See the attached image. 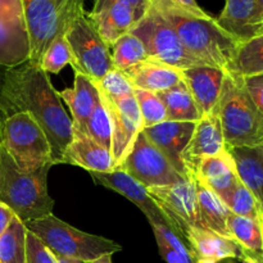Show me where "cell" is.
<instances>
[{"mask_svg": "<svg viewBox=\"0 0 263 263\" xmlns=\"http://www.w3.org/2000/svg\"><path fill=\"white\" fill-rule=\"evenodd\" d=\"M26 112L45 134L53 164L63 163L64 152L73 139V125L59 92L40 66L26 63L7 68L0 90V120Z\"/></svg>", "mask_w": 263, "mask_h": 263, "instance_id": "6da1fadb", "label": "cell"}, {"mask_svg": "<svg viewBox=\"0 0 263 263\" xmlns=\"http://www.w3.org/2000/svg\"><path fill=\"white\" fill-rule=\"evenodd\" d=\"M153 7L171 25L187 51L205 66L229 72L239 41L218 26L210 14H194L171 0H153Z\"/></svg>", "mask_w": 263, "mask_h": 263, "instance_id": "7a4b0ae2", "label": "cell"}, {"mask_svg": "<svg viewBox=\"0 0 263 263\" xmlns=\"http://www.w3.org/2000/svg\"><path fill=\"white\" fill-rule=\"evenodd\" d=\"M50 167L33 172L22 171L0 145V202L22 222L53 215L54 200L48 192Z\"/></svg>", "mask_w": 263, "mask_h": 263, "instance_id": "3957f363", "label": "cell"}, {"mask_svg": "<svg viewBox=\"0 0 263 263\" xmlns=\"http://www.w3.org/2000/svg\"><path fill=\"white\" fill-rule=\"evenodd\" d=\"M217 113L228 148L263 145V116L247 91L243 77L226 72Z\"/></svg>", "mask_w": 263, "mask_h": 263, "instance_id": "277c9868", "label": "cell"}, {"mask_svg": "<svg viewBox=\"0 0 263 263\" xmlns=\"http://www.w3.org/2000/svg\"><path fill=\"white\" fill-rule=\"evenodd\" d=\"M25 225L57 258L86 263L122 251V247L116 241L84 233L54 215L28 221Z\"/></svg>", "mask_w": 263, "mask_h": 263, "instance_id": "5b68a950", "label": "cell"}, {"mask_svg": "<svg viewBox=\"0 0 263 263\" xmlns=\"http://www.w3.org/2000/svg\"><path fill=\"white\" fill-rule=\"evenodd\" d=\"M22 4L30 40L28 63L40 66L49 46L85 12V0H22Z\"/></svg>", "mask_w": 263, "mask_h": 263, "instance_id": "8992f818", "label": "cell"}, {"mask_svg": "<svg viewBox=\"0 0 263 263\" xmlns=\"http://www.w3.org/2000/svg\"><path fill=\"white\" fill-rule=\"evenodd\" d=\"M0 145L25 172L54 166L45 134L26 112L13 113L0 120Z\"/></svg>", "mask_w": 263, "mask_h": 263, "instance_id": "52a82bcc", "label": "cell"}, {"mask_svg": "<svg viewBox=\"0 0 263 263\" xmlns=\"http://www.w3.org/2000/svg\"><path fill=\"white\" fill-rule=\"evenodd\" d=\"M145 46L149 59L168 64L177 69L205 66L189 53L168 22L152 4L145 17L131 30Z\"/></svg>", "mask_w": 263, "mask_h": 263, "instance_id": "ba28073f", "label": "cell"}, {"mask_svg": "<svg viewBox=\"0 0 263 263\" xmlns=\"http://www.w3.org/2000/svg\"><path fill=\"white\" fill-rule=\"evenodd\" d=\"M64 36L71 49V66L74 72L99 81L115 68L110 48L99 35L86 12L80 13L74 18Z\"/></svg>", "mask_w": 263, "mask_h": 263, "instance_id": "9c48e42d", "label": "cell"}, {"mask_svg": "<svg viewBox=\"0 0 263 263\" xmlns=\"http://www.w3.org/2000/svg\"><path fill=\"white\" fill-rule=\"evenodd\" d=\"M116 168L127 172L146 189L167 186L185 179L176 171L167 157L149 140L144 131L139 133L127 156Z\"/></svg>", "mask_w": 263, "mask_h": 263, "instance_id": "30bf717a", "label": "cell"}, {"mask_svg": "<svg viewBox=\"0 0 263 263\" xmlns=\"http://www.w3.org/2000/svg\"><path fill=\"white\" fill-rule=\"evenodd\" d=\"M153 0H95L87 17L108 46L131 32L151 10Z\"/></svg>", "mask_w": 263, "mask_h": 263, "instance_id": "8fae6325", "label": "cell"}, {"mask_svg": "<svg viewBox=\"0 0 263 263\" xmlns=\"http://www.w3.org/2000/svg\"><path fill=\"white\" fill-rule=\"evenodd\" d=\"M149 194L161 207L174 225L175 231L184 236L187 229L203 228L200 222L199 205L195 180L192 172L187 179L167 186L149 187Z\"/></svg>", "mask_w": 263, "mask_h": 263, "instance_id": "7c38bea8", "label": "cell"}, {"mask_svg": "<svg viewBox=\"0 0 263 263\" xmlns=\"http://www.w3.org/2000/svg\"><path fill=\"white\" fill-rule=\"evenodd\" d=\"M30 59V40L22 0H0V67L13 68Z\"/></svg>", "mask_w": 263, "mask_h": 263, "instance_id": "4fadbf2b", "label": "cell"}, {"mask_svg": "<svg viewBox=\"0 0 263 263\" xmlns=\"http://www.w3.org/2000/svg\"><path fill=\"white\" fill-rule=\"evenodd\" d=\"M100 95L104 100L112 121L113 135L110 152L117 167L130 152L136 136L143 131V120L134 95L121 100L108 99L102 92Z\"/></svg>", "mask_w": 263, "mask_h": 263, "instance_id": "5bb4252c", "label": "cell"}, {"mask_svg": "<svg viewBox=\"0 0 263 263\" xmlns=\"http://www.w3.org/2000/svg\"><path fill=\"white\" fill-rule=\"evenodd\" d=\"M91 177L98 185L108 187L110 190L120 193L130 202H133L151 223H163L175 231L174 225L168 220L163 211L161 210L156 200L151 197L148 189L131 177L127 172L115 168L110 172H90ZM176 233V231H175ZM177 234V233H176Z\"/></svg>", "mask_w": 263, "mask_h": 263, "instance_id": "9a60e30c", "label": "cell"}, {"mask_svg": "<svg viewBox=\"0 0 263 263\" xmlns=\"http://www.w3.org/2000/svg\"><path fill=\"white\" fill-rule=\"evenodd\" d=\"M226 149L228 146L216 107L212 113L203 116L195 125L192 139L182 153V163L187 172H194L203 159L218 156Z\"/></svg>", "mask_w": 263, "mask_h": 263, "instance_id": "2e32d148", "label": "cell"}, {"mask_svg": "<svg viewBox=\"0 0 263 263\" xmlns=\"http://www.w3.org/2000/svg\"><path fill=\"white\" fill-rule=\"evenodd\" d=\"M197 122L166 121L152 127L143 128L149 140L167 157L176 171L186 179L189 172L182 163V153L192 139Z\"/></svg>", "mask_w": 263, "mask_h": 263, "instance_id": "e0dca14e", "label": "cell"}, {"mask_svg": "<svg viewBox=\"0 0 263 263\" xmlns=\"http://www.w3.org/2000/svg\"><path fill=\"white\" fill-rule=\"evenodd\" d=\"M182 80L192 92L203 116L215 110L222 90L226 71L211 66H197L182 69Z\"/></svg>", "mask_w": 263, "mask_h": 263, "instance_id": "ac0fdd59", "label": "cell"}, {"mask_svg": "<svg viewBox=\"0 0 263 263\" xmlns=\"http://www.w3.org/2000/svg\"><path fill=\"white\" fill-rule=\"evenodd\" d=\"M192 174L223 203L240 181L235 162L228 149L218 156L203 159Z\"/></svg>", "mask_w": 263, "mask_h": 263, "instance_id": "d6986e66", "label": "cell"}, {"mask_svg": "<svg viewBox=\"0 0 263 263\" xmlns=\"http://www.w3.org/2000/svg\"><path fill=\"white\" fill-rule=\"evenodd\" d=\"M63 163L81 167L89 172H110L116 168L115 158L109 151L74 128L73 139L64 152Z\"/></svg>", "mask_w": 263, "mask_h": 263, "instance_id": "ffe728a7", "label": "cell"}, {"mask_svg": "<svg viewBox=\"0 0 263 263\" xmlns=\"http://www.w3.org/2000/svg\"><path fill=\"white\" fill-rule=\"evenodd\" d=\"M190 251L195 259H205L217 263L229 258H239L246 252L235 240L204 228H190L185 233Z\"/></svg>", "mask_w": 263, "mask_h": 263, "instance_id": "44dd1931", "label": "cell"}, {"mask_svg": "<svg viewBox=\"0 0 263 263\" xmlns=\"http://www.w3.org/2000/svg\"><path fill=\"white\" fill-rule=\"evenodd\" d=\"M122 72L135 90L156 94L166 91L182 81L181 69L152 59L140 62Z\"/></svg>", "mask_w": 263, "mask_h": 263, "instance_id": "7402d4cb", "label": "cell"}, {"mask_svg": "<svg viewBox=\"0 0 263 263\" xmlns=\"http://www.w3.org/2000/svg\"><path fill=\"white\" fill-rule=\"evenodd\" d=\"M59 97L62 102L68 105L74 130L84 133L87 120L100 100V91L97 82L86 74L74 72L73 87L64 89L59 92Z\"/></svg>", "mask_w": 263, "mask_h": 263, "instance_id": "603a6c76", "label": "cell"}, {"mask_svg": "<svg viewBox=\"0 0 263 263\" xmlns=\"http://www.w3.org/2000/svg\"><path fill=\"white\" fill-rule=\"evenodd\" d=\"M257 17L258 0H226L222 13L216 21L222 30L239 43H244L258 35Z\"/></svg>", "mask_w": 263, "mask_h": 263, "instance_id": "cb8c5ba5", "label": "cell"}, {"mask_svg": "<svg viewBox=\"0 0 263 263\" xmlns=\"http://www.w3.org/2000/svg\"><path fill=\"white\" fill-rule=\"evenodd\" d=\"M240 181L253 193L263 208V158L259 148H228Z\"/></svg>", "mask_w": 263, "mask_h": 263, "instance_id": "d4e9b609", "label": "cell"}, {"mask_svg": "<svg viewBox=\"0 0 263 263\" xmlns=\"http://www.w3.org/2000/svg\"><path fill=\"white\" fill-rule=\"evenodd\" d=\"M194 176V175H193ZM195 186H197L198 205H199L200 222L204 229L217 233L220 235L230 238L228 229V218L230 216V210L225 203L213 192L204 186L197 177L194 176Z\"/></svg>", "mask_w": 263, "mask_h": 263, "instance_id": "484cf974", "label": "cell"}, {"mask_svg": "<svg viewBox=\"0 0 263 263\" xmlns=\"http://www.w3.org/2000/svg\"><path fill=\"white\" fill-rule=\"evenodd\" d=\"M167 112V121L172 122H198L203 118L199 107L182 80L171 89L157 94Z\"/></svg>", "mask_w": 263, "mask_h": 263, "instance_id": "4316f807", "label": "cell"}, {"mask_svg": "<svg viewBox=\"0 0 263 263\" xmlns=\"http://www.w3.org/2000/svg\"><path fill=\"white\" fill-rule=\"evenodd\" d=\"M228 229L233 240L241 247L246 254L263 261V225L251 218L230 213Z\"/></svg>", "mask_w": 263, "mask_h": 263, "instance_id": "83f0119b", "label": "cell"}, {"mask_svg": "<svg viewBox=\"0 0 263 263\" xmlns=\"http://www.w3.org/2000/svg\"><path fill=\"white\" fill-rule=\"evenodd\" d=\"M229 72L241 77L263 74V33L239 44Z\"/></svg>", "mask_w": 263, "mask_h": 263, "instance_id": "f1b7e54d", "label": "cell"}, {"mask_svg": "<svg viewBox=\"0 0 263 263\" xmlns=\"http://www.w3.org/2000/svg\"><path fill=\"white\" fill-rule=\"evenodd\" d=\"M26 236L27 228L25 222L14 216L5 233L0 236L2 263H26Z\"/></svg>", "mask_w": 263, "mask_h": 263, "instance_id": "f546056e", "label": "cell"}, {"mask_svg": "<svg viewBox=\"0 0 263 263\" xmlns=\"http://www.w3.org/2000/svg\"><path fill=\"white\" fill-rule=\"evenodd\" d=\"M110 54H112L113 66L120 71H125L140 62L149 59L144 44L141 43L140 39L131 32L123 35L110 46Z\"/></svg>", "mask_w": 263, "mask_h": 263, "instance_id": "4dcf8cb0", "label": "cell"}, {"mask_svg": "<svg viewBox=\"0 0 263 263\" xmlns=\"http://www.w3.org/2000/svg\"><path fill=\"white\" fill-rule=\"evenodd\" d=\"M225 204L234 215L251 218L263 225V208L261 203L241 181H239L235 189L226 198Z\"/></svg>", "mask_w": 263, "mask_h": 263, "instance_id": "1f68e13d", "label": "cell"}, {"mask_svg": "<svg viewBox=\"0 0 263 263\" xmlns=\"http://www.w3.org/2000/svg\"><path fill=\"white\" fill-rule=\"evenodd\" d=\"M84 133L92 139L95 143L102 145L107 151H112V135L113 127L105 103L100 95V100L95 105L91 116L85 125ZM112 153V152H110Z\"/></svg>", "mask_w": 263, "mask_h": 263, "instance_id": "d6a6232c", "label": "cell"}, {"mask_svg": "<svg viewBox=\"0 0 263 263\" xmlns=\"http://www.w3.org/2000/svg\"><path fill=\"white\" fill-rule=\"evenodd\" d=\"M134 97H135L139 110H140L144 128L166 122V108L156 92L135 90Z\"/></svg>", "mask_w": 263, "mask_h": 263, "instance_id": "836d02e7", "label": "cell"}, {"mask_svg": "<svg viewBox=\"0 0 263 263\" xmlns=\"http://www.w3.org/2000/svg\"><path fill=\"white\" fill-rule=\"evenodd\" d=\"M72 63V53L66 36L57 39L48 48L41 59L40 67L45 73H59L67 64Z\"/></svg>", "mask_w": 263, "mask_h": 263, "instance_id": "e575fe53", "label": "cell"}, {"mask_svg": "<svg viewBox=\"0 0 263 263\" xmlns=\"http://www.w3.org/2000/svg\"><path fill=\"white\" fill-rule=\"evenodd\" d=\"M95 82H97L100 92L104 97H107L108 99L112 100H121L123 98L133 97L134 91H135V89L128 82V80L126 79L123 72L116 68L108 72L99 81Z\"/></svg>", "mask_w": 263, "mask_h": 263, "instance_id": "d590c367", "label": "cell"}, {"mask_svg": "<svg viewBox=\"0 0 263 263\" xmlns=\"http://www.w3.org/2000/svg\"><path fill=\"white\" fill-rule=\"evenodd\" d=\"M151 225L154 231V235H156V240H159L166 244L168 248L179 253L187 263L197 262L194 254L190 251L189 246L182 241L181 236L179 234H176L171 228L163 225V223H151Z\"/></svg>", "mask_w": 263, "mask_h": 263, "instance_id": "8d00e7d4", "label": "cell"}, {"mask_svg": "<svg viewBox=\"0 0 263 263\" xmlns=\"http://www.w3.org/2000/svg\"><path fill=\"white\" fill-rule=\"evenodd\" d=\"M26 263H58L55 256L28 230L26 236Z\"/></svg>", "mask_w": 263, "mask_h": 263, "instance_id": "74e56055", "label": "cell"}, {"mask_svg": "<svg viewBox=\"0 0 263 263\" xmlns=\"http://www.w3.org/2000/svg\"><path fill=\"white\" fill-rule=\"evenodd\" d=\"M247 91L251 95L252 100L263 116V74L243 77Z\"/></svg>", "mask_w": 263, "mask_h": 263, "instance_id": "f35d334b", "label": "cell"}, {"mask_svg": "<svg viewBox=\"0 0 263 263\" xmlns=\"http://www.w3.org/2000/svg\"><path fill=\"white\" fill-rule=\"evenodd\" d=\"M157 244H158L159 254H161L162 258H163L167 263H187L181 256H180L179 253H176L175 251H172V249L168 248V247H167L164 243L157 240Z\"/></svg>", "mask_w": 263, "mask_h": 263, "instance_id": "ab89813d", "label": "cell"}, {"mask_svg": "<svg viewBox=\"0 0 263 263\" xmlns=\"http://www.w3.org/2000/svg\"><path fill=\"white\" fill-rule=\"evenodd\" d=\"M14 213L10 210L8 205H5L4 203L0 202V236L5 233V230L8 229V226L10 225L12 220L14 218Z\"/></svg>", "mask_w": 263, "mask_h": 263, "instance_id": "60d3db41", "label": "cell"}, {"mask_svg": "<svg viewBox=\"0 0 263 263\" xmlns=\"http://www.w3.org/2000/svg\"><path fill=\"white\" fill-rule=\"evenodd\" d=\"M172 3L177 4L179 7L184 8V9L189 10V12L194 13V14H207L202 8L199 7V4L197 3V0H171Z\"/></svg>", "mask_w": 263, "mask_h": 263, "instance_id": "b9f144b4", "label": "cell"}, {"mask_svg": "<svg viewBox=\"0 0 263 263\" xmlns=\"http://www.w3.org/2000/svg\"><path fill=\"white\" fill-rule=\"evenodd\" d=\"M258 35L263 33V0H258V17H257Z\"/></svg>", "mask_w": 263, "mask_h": 263, "instance_id": "7bdbcfd3", "label": "cell"}, {"mask_svg": "<svg viewBox=\"0 0 263 263\" xmlns=\"http://www.w3.org/2000/svg\"><path fill=\"white\" fill-rule=\"evenodd\" d=\"M243 263H263V261L259 258H256V257L253 256H249V254H244Z\"/></svg>", "mask_w": 263, "mask_h": 263, "instance_id": "ee69618b", "label": "cell"}, {"mask_svg": "<svg viewBox=\"0 0 263 263\" xmlns=\"http://www.w3.org/2000/svg\"><path fill=\"white\" fill-rule=\"evenodd\" d=\"M86 263H112V256H110V254H107V256H103L100 257V258Z\"/></svg>", "mask_w": 263, "mask_h": 263, "instance_id": "f6af8a7d", "label": "cell"}, {"mask_svg": "<svg viewBox=\"0 0 263 263\" xmlns=\"http://www.w3.org/2000/svg\"><path fill=\"white\" fill-rule=\"evenodd\" d=\"M5 71H7V68H3V67H0V90H2L3 81H4V74H5Z\"/></svg>", "mask_w": 263, "mask_h": 263, "instance_id": "bcb514c9", "label": "cell"}, {"mask_svg": "<svg viewBox=\"0 0 263 263\" xmlns=\"http://www.w3.org/2000/svg\"><path fill=\"white\" fill-rule=\"evenodd\" d=\"M195 263H216V262H212V261H205V259H198Z\"/></svg>", "mask_w": 263, "mask_h": 263, "instance_id": "7dc6e473", "label": "cell"}, {"mask_svg": "<svg viewBox=\"0 0 263 263\" xmlns=\"http://www.w3.org/2000/svg\"><path fill=\"white\" fill-rule=\"evenodd\" d=\"M259 151H261V154H262V158H263V145L262 146H258Z\"/></svg>", "mask_w": 263, "mask_h": 263, "instance_id": "c3c4849f", "label": "cell"}, {"mask_svg": "<svg viewBox=\"0 0 263 263\" xmlns=\"http://www.w3.org/2000/svg\"><path fill=\"white\" fill-rule=\"evenodd\" d=\"M0 263H2V261H0Z\"/></svg>", "mask_w": 263, "mask_h": 263, "instance_id": "681fc988", "label": "cell"}]
</instances>
